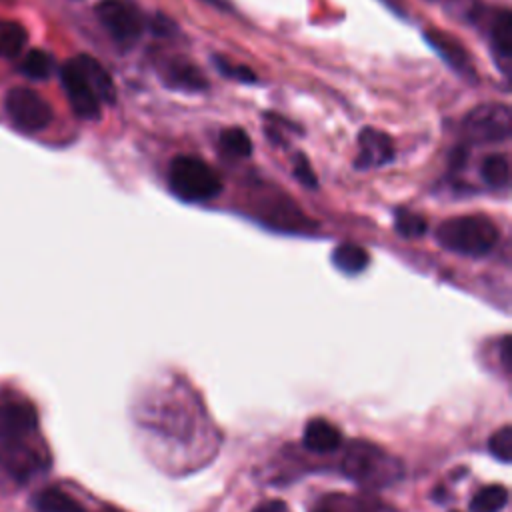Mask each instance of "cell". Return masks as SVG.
<instances>
[{"label": "cell", "instance_id": "4316f807", "mask_svg": "<svg viewBox=\"0 0 512 512\" xmlns=\"http://www.w3.org/2000/svg\"><path fill=\"white\" fill-rule=\"evenodd\" d=\"M294 176L308 188H316V174L308 162V158L304 154H296L294 156Z\"/></svg>", "mask_w": 512, "mask_h": 512}, {"label": "cell", "instance_id": "1f68e13d", "mask_svg": "<svg viewBox=\"0 0 512 512\" xmlns=\"http://www.w3.org/2000/svg\"><path fill=\"white\" fill-rule=\"evenodd\" d=\"M104 512H118V510H104Z\"/></svg>", "mask_w": 512, "mask_h": 512}, {"label": "cell", "instance_id": "5b68a950", "mask_svg": "<svg viewBox=\"0 0 512 512\" xmlns=\"http://www.w3.org/2000/svg\"><path fill=\"white\" fill-rule=\"evenodd\" d=\"M464 134L476 144L504 142L512 134V110L508 104H478L464 116Z\"/></svg>", "mask_w": 512, "mask_h": 512}, {"label": "cell", "instance_id": "484cf974", "mask_svg": "<svg viewBox=\"0 0 512 512\" xmlns=\"http://www.w3.org/2000/svg\"><path fill=\"white\" fill-rule=\"evenodd\" d=\"M216 66H218V70L222 72V74H226V76H230V78H234V80H240V82H254L256 80V74L250 70V68H246V66H242V64H230L226 58H222V56H218L216 58Z\"/></svg>", "mask_w": 512, "mask_h": 512}, {"label": "cell", "instance_id": "7402d4cb", "mask_svg": "<svg viewBox=\"0 0 512 512\" xmlns=\"http://www.w3.org/2000/svg\"><path fill=\"white\" fill-rule=\"evenodd\" d=\"M20 68L32 80H46L52 74V70H54V62H52V56L48 52H44V50H30L24 56Z\"/></svg>", "mask_w": 512, "mask_h": 512}, {"label": "cell", "instance_id": "d6986e66", "mask_svg": "<svg viewBox=\"0 0 512 512\" xmlns=\"http://www.w3.org/2000/svg\"><path fill=\"white\" fill-rule=\"evenodd\" d=\"M28 42L26 28L16 20H0V58H16Z\"/></svg>", "mask_w": 512, "mask_h": 512}, {"label": "cell", "instance_id": "e0dca14e", "mask_svg": "<svg viewBox=\"0 0 512 512\" xmlns=\"http://www.w3.org/2000/svg\"><path fill=\"white\" fill-rule=\"evenodd\" d=\"M380 506L368 498L348 494H328L316 502L310 512H378Z\"/></svg>", "mask_w": 512, "mask_h": 512}, {"label": "cell", "instance_id": "52a82bcc", "mask_svg": "<svg viewBox=\"0 0 512 512\" xmlns=\"http://www.w3.org/2000/svg\"><path fill=\"white\" fill-rule=\"evenodd\" d=\"M60 80L74 114L84 120H98L102 112V102L92 90V86L88 84V80L84 78V74L80 72L74 58L62 66Z\"/></svg>", "mask_w": 512, "mask_h": 512}, {"label": "cell", "instance_id": "44dd1931", "mask_svg": "<svg viewBox=\"0 0 512 512\" xmlns=\"http://www.w3.org/2000/svg\"><path fill=\"white\" fill-rule=\"evenodd\" d=\"M508 504V488L502 484L484 486L470 500V512H502Z\"/></svg>", "mask_w": 512, "mask_h": 512}, {"label": "cell", "instance_id": "5bb4252c", "mask_svg": "<svg viewBox=\"0 0 512 512\" xmlns=\"http://www.w3.org/2000/svg\"><path fill=\"white\" fill-rule=\"evenodd\" d=\"M74 62L78 64L80 72L84 74V78L88 80V84L92 86V90L96 92L100 102L114 104L116 102V86H114V80L108 74V70L90 54H78L74 58Z\"/></svg>", "mask_w": 512, "mask_h": 512}, {"label": "cell", "instance_id": "7a4b0ae2", "mask_svg": "<svg viewBox=\"0 0 512 512\" xmlns=\"http://www.w3.org/2000/svg\"><path fill=\"white\" fill-rule=\"evenodd\" d=\"M342 472L360 486L382 488L402 476V466L382 448L364 440H354L344 452Z\"/></svg>", "mask_w": 512, "mask_h": 512}, {"label": "cell", "instance_id": "f1b7e54d", "mask_svg": "<svg viewBox=\"0 0 512 512\" xmlns=\"http://www.w3.org/2000/svg\"><path fill=\"white\" fill-rule=\"evenodd\" d=\"M500 356H502V364H504V370H510V338L504 336L502 338V346H500Z\"/></svg>", "mask_w": 512, "mask_h": 512}, {"label": "cell", "instance_id": "30bf717a", "mask_svg": "<svg viewBox=\"0 0 512 512\" xmlns=\"http://www.w3.org/2000/svg\"><path fill=\"white\" fill-rule=\"evenodd\" d=\"M394 144L392 138L376 128H364L358 134V154L354 158V166L358 170L376 168L392 162Z\"/></svg>", "mask_w": 512, "mask_h": 512}, {"label": "cell", "instance_id": "ac0fdd59", "mask_svg": "<svg viewBox=\"0 0 512 512\" xmlns=\"http://www.w3.org/2000/svg\"><path fill=\"white\" fill-rule=\"evenodd\" d=\"M332 262L344 274H360L368 266V252L358 244L344 242L334 248Z\"/></svg>", "mask_w": 512, "mask_h": 512}, {"label": "cell", "instance_id": "9c48e42d", "mask_svg": "<svg viewBox=\"0 0 512 512\" xmlns=\"http://www.w3.org/2000/svg\"><path fill=\"white\" fill-rule=\"evenodd\" d=\"M38 428V410L28 400H6L0 404V444L30 438Z\"/></svg>", "mask_w": 512, "mask_h": 512}, {"label": "cell", "instance_id": "ba28073f", "mask_svg": "<svg viewBox=\"0 0 512 512\" xmlns=\"http://www.w3.org/2000/svg\"><path fill=\"white\" fill-rule=\"evenodd\" d=\"M0 466L14 480L28 482L34 474L48 466V460L30 444L28 438H22L0 444Z\"/></svg>", "mask_w": 512, "mask_h": 512}, {"label": "cell", "instance_id": "2e32d148", "mask_svg": "<svg viewBox=\"0 0 512 512\" xmlns=\"http://www.w3.org/2000/svg\"><path fill=\"white\" fill-rule=\"evenodd\" d=\"M32 506L36 512H86L76 498L56 486H48L36 492Z\"/></svg>", "mask_w": 512, "mask_h": 512}, {"label": "cell", "instance_id": "3957f363", "mask_svg": "<svg viewBox=\"0 0 512 512\" xmlns=\"http://www.w3.org/2000/svg\"><path fill=\"white\" fill-rule=\"evenodd\" d=\"M168 186L186 202H206L222 192V178L204 160L182 154L170 162Z\"/></svg>", "mask_w": 512, "mask_h": 512}, {"label": "cell", "instance_id": "d6a6232c", "mask_svg": "<svg viewBox=\"0 0 512 512\" xmlns=\"http://www.w3.org/2000/svg\"><path fill=\"white\" fill-rule=\"evenodd\" d=\"M454 512H456V510H454Z\"/></svg>", "mask_w": 512, "mask_h": 512}, {"label": "cell", "instance_id": "ffe728a7", "mask_svg": "<svg viewBox=\"0 0 512 512\" xmlns=\"http://www.w3.org/2000/svg\"><path fill=\"white\" fill-rule=\"evenodd\" d=\"M480 176L490 188H508L510 184V160L504 154H490L482 160Z\"/></svg>", "mask_w": 512, "mask_h": 512}, {"label": "cell", "instance_id": "603a6c76", "mask_svg": "<svg viewBox=\"0 0 512 512\" xmlns=\"http://www.w3.org/2000/svg\"><path fill=\"white\" fill-rule=\"evenodd\" d=\"M394 228L404 238H418V236H422L426 232L428 224H426V220L420 214L410 212L406 208H400L394 214Z\"/></svg>", "mask_w": 512, "mask_h": 512}, {"label": "cell", "instance_id": "9a60e30c", "mask_svg": "<svg viewBox=\"0 0 512 512\" xmlns=\"http://www.w3.org/2000/svg\"><path fill=\"white\" fill-rule=\"evenodd\" d=\"M164 80L168 86L176 90H190V92H200L208 88V80L200 72V68L184 58H172L164 66Z\"/></svg>", "mask_w": 512, "mask_h": 512}, {"label": "cell", "instance_id": "cb8c5ba5", "mask_svg": "<svg viewBox=\"0 0 512 512\" xmlns=\"http://www.w3.org/2000/svg\"><path fill=\"white\" fill-rule=\"evenodd\" d=\"M220 144L232 156L246 158V156L252 154V142H250L248 134L242 128H226V130H222Z\"/></svg>", "mask_w": 512, "mask_h": 512}, {"label": "cell", "instance_id": "6da1fadb", "mask_svg": "<svg viewBox=\"0 0 512 512\" xmlns=\"http://www.w3.org/2000/svg\"><path fill=\"white\" fill-rule=\"evenodd\" d=\"M498 226L484 214L452 216L436 228V240L442 248L462 256H484L498 242Z\"/></svg>", "mask_w": 512, "mask_h": 512}, {"label": "cell", "instance_id": "277c9868", "mask_svg": "<svg viewBox=\"0 0 512 512\" xmlns=\"http://www.w3.org/2000/svg\"><path fill=\"white\" fill-rule=\"evenodd\" d=\"M4 108L10 124L24 134L42 132L54 118L52 106L36 90L24 86H16L6 94Z\"/></svg>", "mask_w": 512, "mask_h": 512}, {"label": "cell", "instance_id": "7c38bea8", "mask_svg": "<svg viewBox=\"0 0 512 512\" xmlns=\"http://www.w3.org/2000/svg\"><path fill=\"white\" fill-rule=\"evenodd\" d=\"M490 48L498 68L502 70L504 76H508L512 66V14L508 8L498 10L492 18Z\"/></svg>", "mask_w": 512, "mask_h": 512}, {"label": "cell", "instance_id": "4fadbf2b", "mask_svg": "<svg viewBox=\"0 0 512 512\" xmlns=\"http://www.w3.org/2000/svg\"><path fill=\"white\" fill-rule=\"evenodd\" d=\"M302 444L306 450L310 452H318V454H328L340 448L342 444V432L340 428H336L332 422H328L326 418H312L308 420V424L304 426V434H302Z\"/></svg>", "mask_w": 512, "mask_h": 512}, {"label": "cell", "instance_id": "f546056e", "mask_svg": "<svg viewBox=\"0 0 512 512\" xmlns=\"http://www.w3.org/2000/svg\"><path fill=\"white\" fill-rule=\"evenodd\" d=\"M384 4H388L390 8H394V10H400V12H402V0H384Z\"/></svg>", "mask_w": 512, "mask_h": 512}, {"label": "cell", "instance_id": "83f0119b", "mask_svg": "<svg viewBox=\"0 0 512 512\" xmlns=\"http://www.w3.org/2000/svg\"><path fill=\"white\" fill-rule=\"evenodd\" d=\"M252 512H286V504L282 500H270V502L260 504Z\"/></svg>", "mask_w": 512, "mask_h": 512}, {"label": "cell", "instance_id": "d4e9b609", "mask_svg": "<svg viewBox=\"0 0 512 512\" xmlns=\"http://www.w3.org/2000/svg\"><path fill=\"white\" fill-rule=\"evenodd\" d=\"M488 450L502 464H510V460H512V426L506 424L500 430H496L488 440Z\"/></svg>", "mask_w": 512, "mask_h": 512}, {"label": "cell", "instance_id": "8fae6325", "mask_svg": "<svg viewBox=\"0 0 512 512\" xmlns=\"http://www.w3.org/2000/svg\"><path fill=\"white\" fill-rule=\"evenodd\" d=\"M424 38L450 68H454L462 76H474V64L468 50L452 34L438 28H428L424 30Z\"/></svg>", "mask_w": 512, "mask_h": 512}, {"label": "cell", "instance_id": "8992f818", "mask_svg": "<svg viewBox=\"0 0 512 512\" xmlns=\"http://www.w3.org/2000/svg\"><path fill=\"white\" fill-rule=\"evenodd\" d=\"M96 16L114 42L132 46L142 34V18L134 6L124 0H102L96 4Z\"/></svg>", "mask_w": 512, "mask_h": 512}, {"label": "cell", "instance_id": "4dcf8cb0", "mask_svg": "<svg viewBox=\"0 0 512 512\" xmlns=\"http://www.w3.org/2000/svg\"><path fill=\"white\" fill-rule=\"evenodd\" d=\"M204 2H208V4H214V6L222 8V10H226V2H224V0H204Z\"/></svg>", "mask_w": 512, "mask_h": 512}]
</instances>
